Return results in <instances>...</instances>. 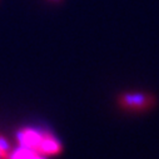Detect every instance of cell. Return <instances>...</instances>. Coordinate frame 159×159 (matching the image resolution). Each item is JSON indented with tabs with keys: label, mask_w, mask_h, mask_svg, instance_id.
<instances>
[{
	"label": "cell",
	"mask_w": 159,
	"mask_h": 159,
	"mask_svg": "<svg viewBox=\"0 0 159 159\" xmlns=\"http://www.w3.org/2000/svg\"><path fill=\"white\" fill-rule=\"evenodd\" d=\"M118 105L127 111L140 113L155 104V97L145 92H127L118 97Z\"/></svg>",
	"instance_id": "1"
},
{
	"label": "cell",
	"mask_w": 159,
	"mask_h": 159,
	"mask_svg": "<svg viewBox=\"0 0 159 159\" xmlns=\"http://www.w3.org/2000/svg\"><path fill=\"white\" fill-rule=\"evenodd\" d=\"M44 132H39L36 129H21L16 133V137H18V140L20 143V147H24V148H29L31 150H36L38 145L40 144L43 137H44Z\"/></svg>",
	"instance_id": "2"
},
{
	"label": "cell",
	"mask_w": 159,
	"mask_h": 159,
	"mask_svg": "<svg viewBox=\"0 0 159 159\" xmlns=\"http://www.w3.org/2000/svg\"><path fill=\"white\" fill-rule=\"evenodd\" d=\"M61 150H63V145L59 142V139L55 138L52 133L45 130L44 137L35 152L42 155H57V154H60Z\"/></svg>",
	"instance_id": "3"
},
{
	"label": "cell",
	"mask_w": 159,
	"mask_h": 159,
	"mask_svg": "<svg viewBox=\"0 0 159 159\" xmlns=\"http://www.w3.org/2000/svg\"><path fill=\"white\" fill-rule=\"evenodd\" d=\"M36 155H39L36 152H34V150H31V149H29V148L21 147L20 149L15 150V152L10 155L9 159H35Z\"/></svg>",
	"instance_id": "4"
},
{
	"label": "cell",
	"mask_w": 159,
	"mask_h": 159,
	"mask_svg": "<svg viewBox=\"0 0 159 159\" xmlns=\"http://www.w3.org/2000/svg\"><path fill=\"white\" fill-rule=\"evenodd\" d=\"M10 143L8 142V139L5 138V137H3V135H0V150H3L4 153H9V150H10Z\"/></svg>",
	"instance_id": "5"
},
{
	"label": "cell",
	"mask_w": 159,
	"mask_h": 159,
	"mask_svg": "<svg viewBox=\"0 0 159 159\" xmlns=\"http://www.w3.org/2000/svg\"><path fill=\"white\" fill-rule=\"evenodd\" d=\"M8 157L9 155L7 153H4L3 150H0V159H8Z\"/></svg>",
	"instance_id": "6"
},
{
	"label": "cell",
	"mask_w": 159,
	"mask_h": 159,
	"mask_svg": "<svg viewBox=\"0 0 159 159\" xmlns=\"http://www.w3.org/2000/svg\"><path fill=\"white\" fill-rule=\"evenodd\" d=\"M35 159H44V158H42V157H39V155H36V158Z\"/></svg>",
	"instance_id": "7"
},
{
	"label": "cell",
	"mask_w": 159,
	"mask_h": 159,
	"mask_svg": "<svg viewBox=\"0 0 159 159\" xmlns=\"http://www.w3.org/2000/svg\"><path fill=\"white\" fill-rule=\"evenodd\" d=\"M50 2H55V3H58V2H61V0H50Z\"/></svg>",
	"instance_id": "8"
}]
</instances>
